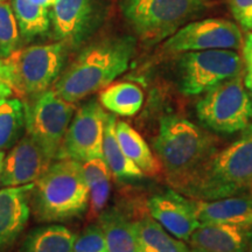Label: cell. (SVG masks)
Listing matches in <instances>:
<instances>
[{
    "label": "cell",
    "mask_w": 252,
    "mask_h": 252,
    "mask_svg": "<svg viewBox=\"0 0 252 252\" xmlns=\"http://www.w3.org/2000/svg\"><path fill=\"white\" fill-rule=\"evenodd\" d=\"M143 90L130 82H122L106 87L100 91L99 103L113 115L132 117L141 109Z\"/></svg>",
    "instance_id": "cell-23"
},
{
    "label": "cell",
    "mask_w": 252,
    "mask_h": 252,
    "mask_svg": "<svg viewBox=\"0 0 252 252\" xmlns=\"http://www.w3.org/2000/svg\"><path fill=\"white\" fill-rule=\"evenodd\" d=\"M21 36L12 5L0 2V59L5 60L19 48Z\"/></svg>",
    "instance_id": "cell-27"
},
{
    "label": "cell",
    "mask_w": 252,
    "mask_h": 252,
    "mask_svg": "<svg viewBox=\"0 0 252 252\" xmlns=\"http://www.w3.org/2000/svg\"><path fill=\"white\" fill-rule=\"evenodd\" d=\"M190 252H206V251H202V250H197V249H190Z\"/></svg>",
    "instance_id": "cell-35"
},
{
    "label": "cell",
    "mask_w": 252,
    "mask_h": 252,
    "mask_svg": "<svg viewBox=\"0 0 252 252\" xmlns=\"http://www.w3.org/2000/svg\"><path fill=\"white\" fill-rule=\"evenodd\" d=\"M106 116L99 100L90 99L81 105L69 124L58 159L67 158L83 162L103 158Z\"/></svg>",
    "instance_id": "cell-11"
},
{
    "label": "cell",
    "mask_w": 252,
    "mask_h": 252,
    "mask_svg": "<svg viewBox=\"0 0 252 252\" xmlns=\"http://www.w3.org/2000/svg\"><path fill=\"white\" fill-rule=\"evenodd\" d=\"M2 1H6V0H0V2H2Z\"/></svg>",
    "instance_id": "cell-37"
},
{
    "label": "cell",
    "mask_w": 252,
    "mask_h": 252,
    "mask_svg": "<svg viewBox=\"0 0 252 252\" xmlns=\"http://www.w3.org/2000/svg\"><path fill=\"white\" fill-rule=\"evenodd\" d=\"M242 47L241 30L224 19H204L186 24L163 43V50L171 54L209 49L237 50Z\"/></svg>",
    "instance_id": "cell-12"
},
{
    "label": "cell",
    "mask_w": 252,
    "mask_h": 252,
    "mask_svg": "<svg viewBox=\"0 0 252 252\" xmlns=\"http://www.w3.org/2000/svg\"><path fill=\"white\" fill-rule=\"evenodd\" d=\"M20 36L24 41H32L46 34L52 27L48 7L37 5L32 0H12Z\"/></svg>",
    "instance_id": "cell-24"
},
{
    "label": "cell",
    "mask_w": 252,
    "mask_h": 252,
    "mask_svg": "<svg viewBox=\"0 0 252 252\" xmlns=\"http://www.w3.org/2000/svg\"><path fill=\"white\" fill-rule=\"evenodd\" d=\"M52 162L53 160L39 145L25 134L5 156L0 185L2 187H18L34 184Z\"/></svg>",
    "instance_id": "cell-14"
},
{
    "label": "cell",
    "mask_w": 252,
    "mask_h": 252,
    "mask_svg": "<svg viewBox=\"0 0 252 252\" xmlns=\"http://www.w3.org/2000/svg\"><path fill=\"white\" fill-rule=\"evenodd\" d=\"M153 149L167 181L182 191L216 153L215 140L188 119L168 115L160 119Z\"/></svg>",
    "instance_id": "cell-2"
},
{
    "label": "cell",
    "mask_w": 252,
    "mask_h": 252,
    "mask_svg": "<svg viewBox=\"0 0 252 252\" xmlns=\"http://www.w3.org/2000/svg\"><path fill=\"white\" fill-rule=\"evenodd\" d=\"M83 174L89 187V203L93 215H99L105 209L110 195L111 171L104 158H94L82 162Z\"/></svg>",
    "instance_id": "cell-25"
},
{
    "label": "cell",
    "mask_w": 252,
    "mask_h": 252,
    "mask_svg": "<svg viewBox=\"0 0 252 252\" xmlns=\"http://www.w3.org/2000/svg\"><path fill=\"white\" fill-rule=\"evenodd\" d=\"M5 151L0 152V181H1V173H2V167H4V160H5Z\"/></svg>",
    "instance_id": "cell-34"
},
{
    "label": "cell",
    "mask_w": 252,
    "mask_h": 252,
    "mask_svg": "<svg viewBox=\"0 0 252 252\" xmlns=\"http://www.w3.org/2000/svg\"><path fill=\"white\" fill-rule=\"evenodd\" d=\"M138 252H190V248L163 229L152 216L134 220Z\"/></svg>",
    "instance_id": "cell-19"
},
{
    "label": "cell",
    "mask_w": 252,
    "mask_h": 252,
    "mask_svg": "<svg viewBox=\"0 0 252 252\" xmlns=\"http://www.w3.org/2000/svg\"><path fill=\"white\" fill-rule=\"evenodd\" d=\"M24 128V103L12 96L0 98V152L18 143Z\"/></svg>",
    "instance_id": "cell-26"
},
{
    "label": "cell",
    "mask_w": 252,
    "mask_h": 252,
    "mask_svg": "<svg viewBox=\"0 0 252 252\" xmlns=\"http://www.w3.org/2000/svg\"><path fill=\"white\" fill-rule=\"evenodd\" d=\"M89 198L82 162L67 158L58 159L34 182L31 212L39 222H67L87 212Z\"/></svg>",
    "instance_id": "cell-3"
},
{
    "label": "cell",
    "mask_w": 252,
    "mask_h": 252,
    "mask_svg": "<svg viewBox=\"0 0 252 252\" xmlns=\"http://www.w3.org/2000/svg\"><path fill=\"white\" fill-rule=\"evenodd\" d=\"M208 0H119L137 36L147 43L168 39L208 7Z\"/></svg>",
    "instance_id": "cell-5"
},
{
    "label": "cell",
    "mask_w": 252,
    "mask_h": 252,
    "mask_svg": "<svg viewBox=\"0 0 252 252\" xmlns=\"http://www.w3.org/2000/svg\"><path fill=\"white\" fill-rule=\"evenodd\" d=\"M106 0H56L50 11L53 35L69 49L87 43L106 15Z\"/></svg>",
    "instance_id": "cell-10"
},
{
    "label": "cell",
    "mask_w": 252,
    "mask_h": 252,
    "mask_svg": "<svg viewBox=\"0 0 252 252\" xmlns=\"http://www.w3.org/2000/svg\"><path fill=\"white\" fill-rule=\"evenodd\" d=\"M250 252H252V237H251V244H250Z\"/></svg>",
    "instance_id": "cell-36"
},
{
    "label": "cell",
    "mask_w": 252,
    "mask_h": 252,
    "mask_svg": "<svg viewBox=\"0 0 252 252\" xmlns=\"http://www.w3.org/2000/svg\"><path fill=\"white\" fill-rule=\"evenodd\" d=\"M197 117L220 133L244 131L252 118V99L241 75L217 84L196 104Z\"/></svg>",
    "instance_id": "cell-8"
},
{
    "label": "cell",
    "mask_w": 252,
    "mask_h": 252,
    "mask_svg": "<svg viewBox=\"0 0 252 252\" xmlns=\"http://www.w3.org/2000/svg\"><path fill=\"white\" fill-rule=\"evenodd\" d=\"M243 55L248 70L247 75L252 76V32L248 34L243 42Z\"/></svg>",
    "instance_id": "cell-31"
},
{
    "label": "cell",
    "mask_w": 252,
    "mask_h": 252,
    "mask_svg": "<svg viewBox=\"0 0 252 252\" xmlns=\"http://www.w3.org/2000/svg\"><path fill=\"white\" fill-rule=\"evenodd\" d=\"M69 52L61 41L15 50L5 59L14 93L33 97L50 89L61 76Z\"/></svg>",
    "instance_id": "cell-6"
},
{
    "label": "cell",
    "mask_w": 252,
    "mask_h": 252,
    "mask_svg": "<svg viewBox=\"0 0 252 252\" xmlns=\"http://www.w3.org/2000/svg\"><path fill=\"white\" fill-rule=\"evenodd\" d=\"M137 41L131 35H111L90 42L81 49L53 90L69 103H77L103 90L127 70Z\"/></svg>",
    "instance_id": "cell-1"
},
{
    "label": "cell",
    "mask_w": 252,
    "mask_h": 252,
    "mask_svg": "<svg viewBox=\"0 0 252 252\" xmlns=\"http://www.w3.org/2000/svg\"><path fill=\"white\" fill-rule=\"evenodd\" d=\"M229 6L239 26L252 32V0H229Z\"/></svg>",
    "instance_id": "cell-29"
},
{
    "label": "cell",
    "mask_w": 252,
    "mask_h": 252,
    "mask_svg": "<svg viewBox=\"0 0 252 252\" xmlns=\"http://www.w3.org/2000/svg\"><path fill=\"white\" fill-rule=\"evenodd\" d=\"M252 188V125L208 160L181 193L195 200H217Z\"/></svg>",
    "instance_id": "cell-4"
},
{
    "label": "cell",
    "mask_w": 252,
    "mask_h": 252,
    "mask_svg": "<svg viewBox=\"0 0 252 252\" xmlns=\"http://www.w3.org/2000/svg\"><path fill=\"white\" fill-rule=\"evenodd\" d=\"M147 209L163 229L184 242H188L200 225L195 215L193 198H186L172 189L151 196Z\"/></svg>",
    "instance_id": "cell-13"
},
{
    "label": "cell",
    "mask_w": 252,
    "mask_h": 252,
    "mask_svg": "<svg viewBox=\"0 0 252 252\" xmlns=\"http://www.w3.org/2000/svg\"><path fill=\"white\" fill-rule=\"evenodd\" d=\"M116 134L125 156L139 167L144 174L156 175L160 171L159 160L147 145L144 138L126 122L117 121L116 123Z\"/></svg>",
    "instance_id": "cell-21"
},
{
    "label": "cell",
    "mask_w": 252,
    "mask_h": 252,
    "mask_svg": "<svg viewBox=\"0 0 252 252\" xmlns=\"http://www.w3.org/2000/svg\"><path fill=\"white\" fill-rule=\"evenodd\" d=\"M71 252H109L105 235L98 223L89 224L76 235Z\"/></svg>",
    "instance_id": "cell-28"
},
{
    "label": "cell",
    "mask_w": 252,
    "mask_h": 252,
    "mask_svg": "<svg viewBox=\"0 0 252 252\" xmlns=\"http://www.w3.org/2000/svg\"><path fill=\"white\" fill-rule=\"evenodd\" d=\"M252 228L230 224H200L189 237L190 249L206 252H250Z\"/></svg>",
    "instance_id": "cell-16"
},
{
    "label": "cell",
    "mask_w": 252,
    "mask_h": 252,
    "mask_svg": "<svg viewBox=\"0 0 252 252\" xmlns=\"http://www.w3.org/2000/svg\"><path fill=\"white\" fill-rule=\"evenodd\" d=\"M33 2H35L37 5L45 6V7H53V5L55 4L56 0H32Z\"/></svg>",
    "instance_id": "cell-32"
},
{
    "label": "cell",
    "mask_w": 252,
    "mask_h": 252,
    "mask_svg": "<svg viewBox=\"0 0 252 252\" xmlns=\"http://www.w3.org/2000/svg\"><path fill=\"white\" fill-rule=\"evenodd\" d=\"M26 134L54 161L59 158L63 140L75 113V104L69 103L53 88L24 103Z\"/></svg>",
    "instance_id": "cell-7"
},
{
    "label": "cell",
    "mask_w": 252,
    "mask_h": 252,
    "mask_svg": "<svg viewBox=\"0 0 252 252\" xmlns=\"http://www.w3.org/2000/svg\"><path fill=\"white\" fill-rule=\"evenodd\" d=\"M243 61L236 50L209 49L182 53L179 60V86L182 94L197 96L217 84L238 76Z\"/></svg>",
    "instance_id": "cell-9"
},
{
    "label": "cell",
    "mask_w": 252,
    "mask_h": 252,
    "mask_svg": "<svg viewBox=\"0 0 252 252\" xmlns=\"http://www.w3.org/2000/svg\"><path fill=\"white\" fill-rule=\"evenodd\" d=\"M76 234L62 224H48L31 230L19 252H71Z\"/></svg>",
    "instance_id": "cell-20"
},
{
    "label": "cell",
    "mask_w": 252,
    "mask_h": 252,
    "mask_svg": "<svg viewBox=\"0 0 252 252\" xmlns=\"http://www.w3.org/2000/svg\"><path fill=\"white\" fill-rule=\"evenodd\" d=\"M14 94L13 88L9 81L8 68L5 60L0 59V98L4 97H11Z\"/></svg>",
    "instance_id": "cell-30"
},
{
    "label": "cell",
    "mask_w": 252,
    "mask_h": 252,
    "mask_svg": "<svg viewBox=\"0 0 252 252\" xmlns=\"http://www.w3.org/2000/svg\"><path fill=\"white\" fill-rule=\"evenodd\" d=\"M34 184L0 189V252L13 247L31 215V191Z\"/></svg>",
    "instance_id": "cell-15"
},
{
    "label": "cell",
    "mask_w": 252,
    "mask_h": 252,
    "mask_svg": "<svg viewBox=\"0 0 252 252\" xmlns=\"http://www.w3.org/2000/svg\"><path fill=\"white\" fill-rule=\"evenodd\" d=\"M195 215L200 224H230L252 228V197L229 196L217 200H195Z\"/></svg>",
    "instance_id": "cell-17"
},
{
    "label": "cell",
    "mask_w": 252,
    "mask_h": 252,
    "mask_svg": "<svg viewBox=\"0 0 252 252\" xmlns=\"http://www.w3.org/2000/svg\"><path fill=\"white\" fill-rule=\"evenodd\" d=\"M244 84H245V88H248L249 91H250L252 94V76H250V75H247V76H245Z\"/></svg>",
    "instance_id": "cell-33"
},
{
    "label": "cell",
    "mask_w": 252,
    "mask_h": 252,
    "mask_svg": "<svg viewBox=\"0 0 252 252\" xmlns=\"http://www.w3.org/2000/svg\"><path fill=\"white\" fill-rule=\"evenodd\" d=\"M97 223L105 235L109 252H138L134 220L119 208L104 209Z\"/></svg>",
    "instance_id": "cell-18"
},
{
    "label": "cell",
    "mask_w": 252,
    "mask_h": 252,
    "mask_svg": "<svg viewBox=\"0 0 252 252\" xmlns=\"http://www.w3.org/2000/svg\"><path fill=\"white\" fill-rule=\"evenodd\" d=\"M116 123L117 118L115 115L108 113L105 121L103 139V158L106 165L113 174L118 179H138L144 175L139 167L125 156L121 145L118 143L116 134Z\"/></svg>",
    "instance_id": "cell-22"
}]
</instances>
